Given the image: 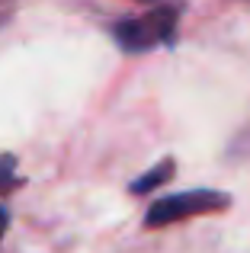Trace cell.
<instances>
[{"label": "cell", "instance_id": "7a4b0ae2", "mask_svg": "<svg viewBox=\"0 0 250 253\" xmlns=\"http://www.w3.org/2000/svg\"><path fill=\"white\" fill-rule=\"evenodd\" d=\"M231 209V196L221 189H186V192H170L164 199H154L151 209L144 211V228H167V224L186 221L196 215H212V211Z\"/></svg>", "mask_w": 250, "mask_h": 253}, {"label": "cell", "instance_id": "5b68a950", "mask_svg": "<svg viewBox=\"0 0 250 253\" xmlns=\"http://www.w3.org/2000/svg\"><path fill=\"white\" fill-rule=\"evenodd\" d=\"M6 228H10V211H6V205H0V241H3Z\"/></svg>", "mask_w": 250, "mask_h": 253}, {"label": "cell", "instance_id": "277c9868", "mask_svg": "<svg viewBox=\"0 0 250 253\" xmlns=\"http://www.w3.org/2000/svg\"><path fill=\"white\" fill-rule=\"evenodd\" d=\"M13 170H16V161L13 157H0V196H6L13 186H19V176Z\"/></svg>", "mask_w": 250, "mask_h": 253}, {"label": "cell", "instance_id": "6da1fadb", "mask_svg": "<svg viewBox=\"0 0 250 253\" xmlns=\"http://www.w3.org/2000/svg\"><path fill=\"white\" fill-rule=\"evenodd\" d=\"M180 3H161L148 10L144 16H128L113 23V39L119 42L125 55H144V51L164 48V45L176 42V29H180Z\"/></svg>", "mask_w": 250, "mask_h": 253}, {"label": "cell", "instance_id": "3957f363", "mask_svg": "<svg viewBox=\"0 0 250 253\" xmlns=\"http://www.w3.org/2000/svg\"><path fill=\"white\" fill-rule=\"evenodd\" d=\"M173 170H176V161H173V157H167V161L154 164L148 173H141L138 179H131V183H128V192H131V196H148V192L161 189V186L173 176Z\"/></svg>", "mask_w": 250, "mask_h": 253}]
</instances>
